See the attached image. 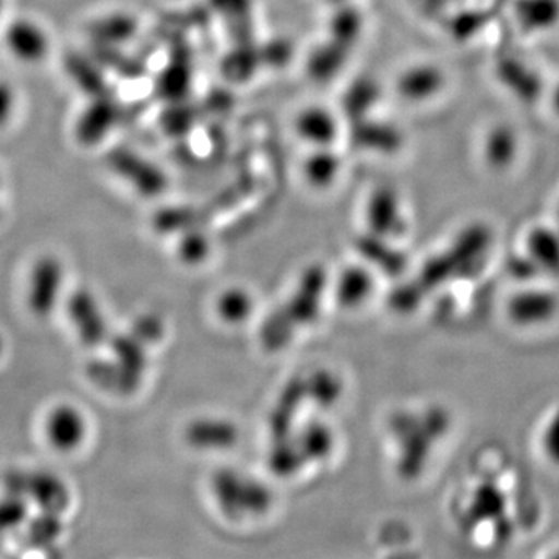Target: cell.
Masks as SVG:
<instances>
[{
  "instance_id": "obj_1",
  "label": "cell",
  "mask_w": 559,
  "mask_h": 559,
  "mask_svg": "<svg viewBox=\"0 0 559 559\" xmlns=\"http://www.w3.org/2000/svg\"><path fill=\"white\" fill-rule=\"evenodd\" d=\"M44 443L58 455H72L81 450L90 436V421L72 403L53 404L40 421Z\"/></svg>"
},
{
  "instance_id": "obj_2",
  "label": "cell",
  "mask_w": 559,
  "mask_h": 559,
  "mask_svg": "<svg viewBox=\"0 0 559 559\" xmlns=\"http://www.w3.org/2000/svg\"><path fill=\"white\" fill-rule=\"evenodd\" d=\"M66 285L64 264L53 255L39 257L28 271L25 304L36 319H49L62 307Z\"/></svg>"
},
{
  "instance_id": "obj_3",
  "label": "cell",
  "mask_w": 559,
  "mask_h": 559,
  "mask_svg": "<svg viewBox=\"0 0 559 559\" xmlns=\"http://www.w3.org/2000/svg\"><path fill=\"white\" fill-rule=\"evenodd\" d=\"M489 245H491V231L484 224H474L459 235L450 250L441 253L439 259L429 264L426 274L433 282L457 275L455 272L462 274L468 264L476 263L481 253L487 252Z\"/></svg>"
},
{
  "instance_id": "obj_4",
  "label": "cell",
  "mask_w": 559,
  "mask_h": 559,
  "mask_svg": "<svg viewBox=\"0 0 559 559\" xmlns=\"http://www.w3.org/2000/svg\"><path fill=\"white\" fill-rule=\"evenodd\" d=\"M3 46L21 64L38 66L49 58L51 36L40 22L32 17H16L3 31Z\"/></svg>"
},
{
  "instance_id": "obj_5",
  "label": "cell",
  "mask_w": 559,
  "mask_h": 559,
  "mask_svg": "<svg viewBox=\"0 0 559 559\" xmlns=\"http://www.w3.org/2000/svg\"><path fill=\"white\" fill-rule=\"evenodd\" d=\"M106 165L114 175L119 176L145 197H156L167 189V178L164 173L132 150H110L106 156Z\"/></svg>"
},
{
  "instance_id": "obj_6",
  "label": "cell",
  "mask_w": 559,
  "mask_h": 559,
  "mask_svg": "<svg viewBox=\"0 0 559 559\" xmlns=\"http://www.w3.org/2000/svg\"><path fill=\"white\" fill-rule=\"evenodd\" d=\"M120 106L112 94L91 98L75 121V138L81 145L95 146L106 139L120 119Z\"/></svg>"
},
{
  "instance_id": "obj_7",
  "label": "cell",
  "mask_w": 559,
  "mask_h": 559,
  "mask_svg": "<svg viewBox=\"0 0 559 559\" xmlns=\"http://www.w3.org/2000/svg\"><path fill=\"white\" fill-rule=\"evenodd\" d=\"M559 311L557 294L547 289H525L514 294L507 307V314L518 326L544 325L555 319Z\"/></svg>"
},
{
  "instance_id": "obj_8",
  "label": "cell",
  "mask_w": 559,
  "mask_h": 559,
  "mask_svg": "<svg viewBox=\"0 0 559 559\" xmlns=\"http://www.w3.org/2000/svg\"><path fill=\"white\" fill-rule=\"evenodd\" d=\"M191 80H193V69H191L189 47L179 44L173 49L170 61L162 69L157 79V94L168 103L186 100Z\"/></svg>"
},
{
  "instance_id": "obj_9",
  "label": "cell",
  "mask_w": 559,
  "mask_h": 559,
  "mask_svg": "<svg viewBox=\"0 0 559 559\" xmlns=\"http://www.w3.org/2000/svg\"><path fill=\"white\" fill-rule=\"evenodd\" d=\"M447 84L443 70L433 64H418L404 70L396 81V92L406 102L421 103L439 95Z\"/></svg>"
},
{
  "instance_id": "obj_10",
  "label": "cell",
  "mask_w": 559,
  "mask_h": 559,
  "mask_svg": "<svg viewBox=\"0 0 559 559\" xmlns=\"http://www.w3.org/2000/svg\"><path fill=\"white\" fill-rule=\"evenodd\" d=\"M139 31L138 17L127 11L103 14L87 25V35L94 46L121 47L130 43Z\"/></svg>"
},
{
  "instance_id": "obj_11",
  "label": "cell",
  "mask_w": 559,
  "mask_h": 559,
  "mask_svg": "<svg viewBox=\"0 0 559 559\" xmlns=\"http://www.w3.org/2000/svg\"><path fill=\"white\" fill-rule=\"evenodd\" d=\"M352 142L360 150L393 154L403 146V134L399 128L382 121L364 119L352 121Z\"/></svg>"
},
{
  "instance_id": "obj_12",
  "label": "cell",
  "mask_w": 559,
  "mask_h": 559,
  "mask_svg": "<svg viewBox=\"0 0 559 559\" xmlns=\"http://www.w3.org/2000/svg\"><path fill=\"white\" fill-rule=\"evenodd\" d=\"M66 73L75 87L90 97V100L112 94L105 76V69L92 55L91 57L80 53L69 55L66 60Z\"/></svg>"
},
{
  "instance_id": "obj_13",
  "label": "cell",
  "mask_w": 559,
  "mask_h": 559,
  "mask_svg": "<svg viewBox=\"0 0 559 559\" xmlns=\"http://www.w3.org/2000/svg\"><path fill=\"white\" fill-rule=\"evenodd\" d=\"M369 223L378 237L396 234L403 227L396 191L390 187H381L371 194L369 202Z\"/></svg>"
},
{
  "instance_id": "obj_14",
  "label": "cell",
  "mask_w": 559,
  "mask_h": 559,
  "mask_svg": "<svg viewBox=\"0 0 559 559\" xmlns=\"http://www.w3.org/2000/svg\"><path fill=\"white\" fill-rule=\"evenodd\" d=\"M296 128L301 139L319 148L330 146L337 135V121L333 114L318 106L301 110L297 117Z\"/></svg>"
},
{
  "instance_id": "obj_15",
  "label": "cell",
  "mask_w": 559,
  "mask_h": 559,
  "mask_svg": "<svg viewBox=\"0 0 559 559\" xmlns=\"http://www.w3.org/2000/svg\"><path fill=\"white\" fill-rule=\"evenodd\" d=\"M520 140L513 128L498 124L488 132L484 143V156L489 167L506 170L516 160Z\"/></svg>"
},
{
  "instance_id": "obj_16",
  "label": "cell",
  "mask_w": 559,
  "mask_h": 559,
  "mask_svg": "<svg viewBox=\"0 0 559 559\" xmlns=\"http://www.w3.org/2000/svg\"><path fill=\"white\" fill-rule=\"evenodd\" d=\"M527 255L540 272L559 275V231L535 227L527 237Z\"/></svg>"
},
{
  "instance_id": "obj_17",
  "label": "cell",
  "mask_w": 559,
  "mask_h": 559,
  "mask_svg": "<svg viewBox=\"0 0 559 559\" xmlns=\"http://www.w3.org/2000/svg\"><path fill=\"white\" fill-rule=\"evenodd\" d=\"M349 53H352V50L347 47L330 39L329 43L322 44L312 51L310 58H308V75L318 83H326V81L333 80L344 69Z\"/></svg>"
},
{
  "instance_id": "obj_18",
  "label": "cell",
  "mask_w": 559,
  "mask_h": 559,
  "mask_svg": "<svg viewBox=\"0 0 559 559\" xmlns=\"http://www.w3.org/2000/svg\"><path fill=\"white\" fill-rule=\"evenodd\" d=\"M516 20L527 32H546L559 22V0H518Z\"/></svg>"
},
{
  "instance_id": "obj_19",
  "label": "cell",
  "mask_w": 559,
  "mask_h": 559,
  "mask_svg": "<svg viewBox=\"0 0 559 559\" xmlns=\"http://www.w3.org/2000/svg\"><path fill=\"white\" fill-rule=\"evenodd\" d=\"M378 98H380V86H378L377 81L369 79V76H362V79L356 80L345 92L342 106H344L347 117L352 121H356L367 117V112L377 105Z\"/></svg>"
},
{
  "instance_id": "obj_20",
  "label": "cell",
  "mask_w": 559,
  "mask_h": 559,
  "mask_svg": "<svg viewBox=\"0 0 559 559\" xmlns=\"http://www.w3.org/2000/svg\"><path fill=\"white\" fill-rule=\"evenodd\" d=\"M263 64L261 49L252 44H238L223 61V72L231 81H248Z\"/></svg>"
},
{
  "instance_id": "obj_21",
  "label": "cell",
  "mask_w": 559,
  "mask_h": 559,
  "mask_svg": "<svg viewBox=\"0 0 559 559\" xmlns=\"http://www.w3.org/2000/svg\"><path fill=\"white\" fill-rule=\"evenodd\" d=\"M92 57L95 58L103 69H110L114 72L119 73L121 79L138 80L142 79L146 72L145 62L132 58L130 55L123 53L120 47H102L94 46V53Z\"/></svg>"
},
{
  "instance_id": "obj_22",
  "label": "cell",
  "mask_w": 559,
  "mask_h": 559,
  "mask_svg": "<svg viewBox=\"0 0 559 559\" xmlns=\"http://www.w3.org/2000/svg\"><path fill=\"white\" fill-rule=\"evenodd\" d=\"M362 14L355 7H342L330 22V39L353 50L362 33Z\"/></svg>"
},
{
  "instance_id": "obj_23",
  "label": "cell",
  "mask_w": 559,
  "mask_h": 559,
  "mask_svg": "<svg viewBox=\"0 0 559 559\" xmlns=\"http://www.w3.org/2000/svg\"><path fill=\"white\" fill-rule=\"evenodd\" d=\"M341 159L329 148H319L305 162V178L312 187H329L340 175Z\"/></svg>"
},
{
  "instance_id": "obj_24",
  "label": "cell",
  "mask_w": 559,
  "mask_h": 559,
  "mask_svg": "<svg viewBox=\"0 0 559 559\" xmlns=\"http://www.w3.org/2000/svg\"><path fill=\"white\" fill-rule=\"evenodd\" d=\"M183 102L186 100L170 103V106L165 109L160 117L162 128L167 131V134L175 135V138H180V135L189 132L193 128L194 119H197L194 109H191Z\"/></svg>"
},
{
  "instance_id": "obj_25",
  "label": "cell",
  "mask_w": 559,
  "mask_h": 559,
  "mask_svg": "<svg viewBox=\"0 0 559 559\" xmlns=\"http://www.w3.org/2000/svg\"><path fill=\"white\" fill-rule=\"evenodd\" d=\"M20 108V95L10 81L0 79V131L9 128Z\"/></svg>"
},
{
  "instance_id": "obj_26",
  "label": "cell",
  "mask_w": 559,
  "mask_h": 559,
  "mask_svg": "<svg viewBox=\"0 0 559 559\" xmlns=\"http://www.w3.org/2000/svg\"><path fill=\"white\" fill-rule=\"evenodd\" d=\"M209 5L226 21L252 16V0H209Z\"/></svg>"
},
{
  "instance_id": "obj_27",
  "label": "cell",
  "mask_w": 559,
  "mask_h": 559,
  "mask_svg": "<svg viewBox=\"0 0 559 559\" xmlns=\"http://www.w3.org/2000/svg\"><path fill=\"white\" fill-rule=\"evenodd\" d=\"M540 447H543L547 460L559 466V409L551 415L549 423L544 428Z\"/></svg>"
},
{
  "instance_id": "obj_28",
  "label": "cell",
  "mask_w": 559,
  "mask_h": 559,
  "mask_svg": "<svg viewBox=\"0 0 559 559\" xmlns=\"http://www.w3.org/2000/svg\"><path fill=\"white\" fill-rule=\"evenodd\" d=\"M261 60L267 66H285L293 57V47L286 39H274L260 47Z\"/></svg>"
},
{
  "instance_id": "obj_29",
  "label": "cell",
  "mask_w": 559,
  "mask_h": 559,
  "mask_svg": "<svg viewBox=\"0 0 559 559\" xmlns=\"http://www.w3.org/2000/svg\"><path fill=\"white\" fill-rule=\"evenodd\" d=\"M502 506L503 499L500 492L496 491L495 488L485 487L477 492L474 510L479 511L481 516L488 518L492 514H499Z\"/></svg>"
},
{
  "instance_id": "obj_30",
  "label": "cell",
  "mask_w": 559,
  "mask_h": 559,
  "mask_svg": "<svg viewBox=\"0 0 559 559\" xmlns=\"http://www.w3.org/2000/svg\"><path fill=\"white\" fill-rule=\"evenodd\" d=\"M554 108L555 110H557V112L559 114V84L557 86V90H555L554 92Z\"/></svg>"
},
{
  "instance_id": "obj_31",
  "label": "cell",
  "mask_w": 559,
  "mask_h": 559,
  "mask_svg": "<svg viewBox=\"0 0 559 559\" xmlns=\"http://www.w3.org/2000/svg\"><path fill=\"white\" fill-rule=\"evenodd\" d=\"M330 2L340 3V2H344V0H330Z\"/></svg>"
},
{
  "instance_id": "obj_32",
  "label": "cell",
  "mask_w": 559,
  "mask_h": 559,
  "mask_svg": "<svg viewBox=\"0 0 559 559\" xmlns=\"http://www.w3.org/2000/svg\"><path fill=\"white\" fill-rule=\"evenodd\" d=\"M0 187H2V173H0Z\"/></svg>"
}]
</instances>
